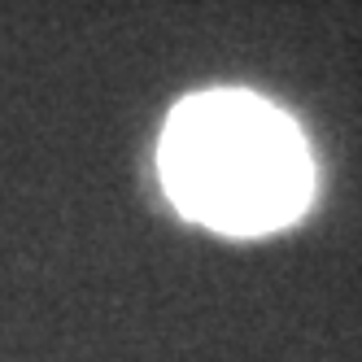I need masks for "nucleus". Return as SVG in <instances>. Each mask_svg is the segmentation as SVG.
Instances as JSON below:
<instances>
[{
	"mask_svg": "<svg viewBox=\"0 0 362 362\" xmlns=\"http://www.w3.org/2000/svg\"><path fill=\"white\" fill-rule=\"evenodd\" d=\"M158 162L179 210L227 236H262L293 223L315 192L297 122L249 92L184 100L166 118Z\"/></svg>",
	"mask_w": 362,
	"mask_h": 362,
	"instance_id": "1",
	"label": "nucleus"
}]
</instances>
